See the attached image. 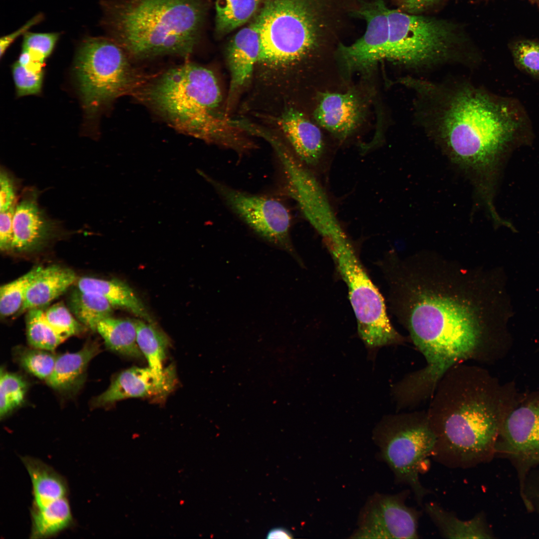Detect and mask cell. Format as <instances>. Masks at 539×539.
Wrapping results in <instances>:
<instances>
[{
	"mask_svg": "<svg viewBox=\"0 0 539 539\" xmlns=\"http://www.w3.org/2000/svg\"><path fill=\"white\" fill-rule=\"evenodd\" d=\"M398 268L399 313L426 362L410 373L415 387L431 393L454 366L497 355L492 299L483 275L431 255L412 256Z\"/></svg>",
	"mask_w": 539,
	"mask_h": 539,
	"instance_id": "1",
	"label": "cell"
},
{
	"mask_svg": "<svg viewBox=\"0 0 539 539\" xmlns=\"http://www.w3.org/2000/svg\"><path fill=\"white\" fill-rule=\"evenodd\" d=\"M424 126L451 161L471 175L483 196L502 154L528 141L533 126L517 99L467 83H436L406 78Z\"/></svg>",
	"mask_w": 539,
	"mask_h": 539,
	"instance_id": "2",
	"label": "cell"
},
{
	"mask_svg": "<svg viewBox=\"0 0 539 539\" xmlns=\"http://www.w3.org/2000/svg\"><path fill=\"white\" fill-rule=\"evenodd\" d=\"M485 369L463 363L448 370L431 397L427 415L436 436L432 457L450 468L491 461L506 415L516 399Z\"/></svg>",
	"mask_w": 539,
	"mask_h": 539,
	"instance_id": "3",
	"label": "cell"
},
{
	"mask_svg": "<svg viewBox=\"0 0 539 539\" xmlns=\"http://www.w3.org/2000/svg\"><path fill=\"white\" fill-rule=\"evenodd\" d=\"M136 93L181 132L240 154L251 148L245 132L222 111L219 83L206 67L187 62L171 68L147 81Z\"/></svg>",
	"mask_w": 539,
	"mask_h": 539,
	"instance_id": "4",
	"label": "cell"
},
{
	"mask_svg": "<svg viewBox=\"0 0 539 539\" xmlns=\"http://www.w3.org/2000/svg\"><path fill=\"white\" fill-rule=\"evenodd\" d=\"M102 24L133 58L188 57L199 40L202 0H104Z\"/></svg>",
	"mask_w": 539,
	"mask_h": 539,
	"instance_id": "5",
	"label": "cell"
},
{
	"mask_svg": "<svg viewBox=\"0 0 539 539\" xmlns=\"http://www.w3.org/2000/svg\"><path fill=\"white\" fill-rule=\"evenodd\" d=\"M323 0H264L258 14V62L271 65L317 61L328 27Z\"/></svg>",
	"mask_w": 539,
	"mask_h": 539,
	"instance_id": "6",
	"label": "cell"
},
{
	"mask_svg": "<svg viewBox=\"0 0 539 539\" xmlns=\"http://www.w3.org/2000/svg\"><path fill=\"white\" fill-rule=\"evenodd\" d=\"M129 55L110 37H87L80 43L73 71L83 106L93 116L113 101L135 94L147 82Z\"/></svg>",
	"mask_w": 539,
	"mask_h": 539,
	"instance_id": "7",
	"label": "cell"
},
{
	"mask_svg": "<svg viewBox=\"0 0 539 539\" xmlns=\"http://www.w3.org/2000/svg\"><path fill=\"white\" fill-rule=\"evenodd\" d=\"M372 439L379 459L390 469L395 483L408 486L422 505L430 491L422 485L420 476L428 470L436 442L427 411L385 417L375 428Z\"/></svg>",
	"mask_w": 539,
	"mask_h": 539,
	"instance_id": "8",
	"label": "cell"
},
{
	"mask_svg": "<svg viewBox=\"0 0 539 539\" xmlns=\"http://www.w3.org/2000/svg\"><path fill=\"white\" fill-rule=\"evenodd\" d=\"M347 285L360 337L368 347L404 341L392 325L384 299L363 268L347 235L325 244Z\"/></svg>",
	"mask_w": 539,
	"mask_h": 539,
	"instance_id": "9",
	"label": "cell"
},
{
	"mask_svg": "<svg viewBox=\"0 0 539 539\" xmlns=\"http://www.w3.org/2000/svg\"><path fill=\"white\" fill-rule=\"evenodd\" d=\"M389 37L382 59L411 68H428L452 60L456 35L451 25L430 17L389 9Z\"/></svg>",
	"mask_w": 539,
	"mask_h": 539,
	"instance_id": "10",
	"label": "cell"
},
{
	"mask_svg": "<svg viewBox=\"0 0 539 539\" xmlns=\"http://www.w3.org/2000/svg\"><path fill=\"white\" fill-rule=\"evenodd\" d=\"M228 207L259 236L296 258L290 239L291 216L279 200L246 193L203 173Z\"/></svg>",
	"mask_w": 539,
	"mask_h": 539,
	"instance_id": "11",
	"label": "cell"
},
{
	"mask_svg": "<svg viewBox=\"0 0 539 539\" xmlns=\"http://www.w3.org/2000/svg\"><path fill=\"white\" fill-rule=\"evenodd\" d=\"M495 453L514 464L520 483L539 466V391L516 399L502 423Z\"/></svg>",
	"mask_w": 539,
	"mask_h": 539,
	"instance_id": "12",
	"label": "cell"
},
{
	"mask_svg": "<svg viewBox=\"0 0 539 539\" xmlns=\"http://www.w3.org/2000/svg\"><path fill=\"white\" fill-rule=\"evenodd\" d=\"M409 490L395 494L376 493L359 512L352 539H418L421 512L407 506Z\"/></svg>",
	"mask_w": 539,
	"mask_h": 539,
	"instance_id": "13",
	"label": "cell"
},
{
	"mask_svg": "<svg viewBox=\"0 0 539 539\" xmlns=\"http://www.w3.org/2000/svg\"><path fill=\"white\" fill-rule=\"evenodd\" d=\"M388 8L382 0L362 4L356 11L367 23L363 35L351 45H340L338 55L347 72L367 69L378 61L385 50L389 37Z\"/></svg>",
	"mask_w": 539,
	"mask_h": 539,
	"instance_id": "14",
	"label": "cell"
},
{
	"mask_svg": "<svg viewBox=\"0 0 539 539\" xmlns=\"http://www.w3.org/2000/svg\"><path fill=\"white\" fill-rule=\"evenodd\" d=\"M176 380L174 367L164 378L149 367H133L116 375L104 392L92 398L91 407H107L129 398L164 399L174 388Z\"/></svg>",
	"mask_w": 539,
	"mask_h": 539,
	"instance_id": "15",
	"label": "cell"
},
{
	"mask_svg": "<svg viewBox=\"0 0 539 539\" xmlns=\"http://www.w3.org/2000/svg\"><path fill=\"white\" fill-rule=\"evenodd\" d=\"M261 50L258 14L247 26L239 31L230 41L227 57L230 73L227 112L236 95L250 79L258 62Z\"/></svg>",
	"mask_w": 539,
	"mask_h": 539,
	"instance_id": "16",
	"label": "cell"
},
{
	"mask_svg": "<svg viewBox=\"0 0 539 539\" xmlns=\"http://www.w3.org/2000/svg\"><path fill=\"white\" fill-rule=\"evenodd\" d=\"M364 106L352 91L321 93L314 112L316 122L340 140L348 137L359 125Z\"/></svg>",
	"mask_w": 539,
	"mask_h": 539,
	"instance_id": "17",
	"label": "cell"
},
{
	"mask_svg": "<svg viewBox=\"0 0 539 539\" xmlns=\"http://www.w3.org/2000/svg\"><path fill=\"white\" fill-rule=\"evenodd\" d=\"M277 122L297 157L310 169L318 167L325 154L324 140L318 127L293 108L284 112Z\"/></svg>",
	"mask_w": 539,
	"mask_h": 539,
	"instance_id": "18",
	"label": "cell"
},
{
	"mask_svg": "<svg viewBox=\"0 0 539 539\" xmlns=\"http://www.w3.org/2000/svg\"><path fill=\"white\" fill-rule=\"evenodd\" d=\"M11 249L32 250L43 244L53 230L52 223L39 209L35 196H23L16 205L12 219Z\"/></svg>",
	"mask_w": 539,
	"mask_h": 539,
	"instance_id": "19",
	"label": "cell"
},
{
	"mask_svg": "<svg viewBox=\"0 0 539 539\" xmlns=\"http://www.w3.org/2000/svg\"><path fill=\"white\" fill-rule=\"evenodd\" d=\"M100 352L99 343L88 340L77 352L57 355L53 371L46 383L59 394L74 395L84 385L88 364Z\"/></svg>",
	"mask_w": 539,
	"mask_h": 539,
	"instance_id": "20",
	"label": "cell"
},
{
	"mask_svg": "<svg viewBox=\"0 0 539 539\" xmlns=\"http://www.w3.org/2000/svg\"><path fill=\"white\" fill-rule=\"evenodd\" d=\"M76 279L75 273L70 269L57 265L43 267L29 285L18 313L48 304L66 290Z\"/></svg>",
	"mask_w": 539,
	"mask_h": 539,
	"instance_id": "21",
	"label": "cell"
},
{
	"mask_svg": "<svg viewBox=\"0 0 539 539\" xmlns=\"http://www.w3.org/2000/svg\"><path fill=\"white\" fill-rule=\"evenodd\" d=\"M425 510L442 537L447 539H491V528L483 513L469 520H463L438 504L425 505Z\"/></svg>",
	"mask_w": 539,
	"mask_h": 539,
	"instance_id": "22",
	"label": "cell"
},
{
	"mask_svg": "<svg viewBox=\"0 0 539 539\" xmlns=\"http://www.w3.org/2000/svg\"><path fill=\"white\" fill-rule=\"evenodd\" d=\"M21 460L29 474L33 496L32 508L42 507L57 500L67 497L65 479L41 460L30 456Z\"/></svg>",
	"mask_w": 539,
	"mask_h": 539,
	"instance_id": "23",
	"label": "cell"
},
{
	"mask_svg": "<svg viewBox=\"0 0 539 539\" xmlns=\"http://www.w3.org/2000/svg\"><path fill=\"white\" fill-rule=\"evenodd\" d=\"M79 289L100 295L113 306L126 309L144 320H153L143 303L131 288L117 279H103L92 277H82L77 282Z\"/></svg>",
	"mask_w": 539,
	"mask_h": 539,
	"instance_id": "24",
	"label": "cell"
},
{
	"mask_svg": "<svg viewBox=\"0 0 539 539\" xmlns=\"http://www.w3.org/2000/svg\"><path fill=\"white\" fill-rule=\"evenodd\" d=\"M96 331L111 351L130 358L143 357L137 340L136 320L110 316L98 323Z\"/></svg>",
	"mask_w": 539,
	"mask_h": 539,
	"instance_id": "25",
	"label": "cell"
},
{
	"mask_svg": "<svg viewBox=\"0 0 539 539\" xmlns=\"http://www.w3.org/2000/svg\"><path fill=\"white\" fill-rule=\"evenodd\" d=\"M31 539H46L55 536L73 524L69 503L67 497L54 501L39 508L30 510Z\"/></svg>",
	"mask_w": 539,
	"mask_h": 539,
	"instance_id": "26",
	"label": "cell"
},
{
	"mask_svg": "<svg viewBox=\"0 0 539 539\" xmlns=\"http://www.w3.org/2000/svg\"><path fill=\"white\" fill-rule=\"evenodd\" d=\"M137 340L139 347L149 366L160 378L165 377L173 367L164 368L163 363L170 344L168 336L153 323L136 320Z\"/></svg>",
	"mask_w": 539,
	"mask_h": 539,
	"instance_id": "27",
	"label": "cell"
},
{
	"mask_svg": "<svg viewBox=\"0 0 539 539\" xmlns=\"http://www.w3.org/2000/svg\"><path fill=\"white\" fill-rule=\"evenodd\" d=\"M69 309L87 328L96 331L98 323L111 316L113 306L103 296L77 288L69 299Z\"/></svg>",
	"mask_w": 539,
	"mask_h": 539,
	"instance_id": "28",
	"label": "cell"
},
{
	"mask_svg": "<svg viewBox=\"0 0 539 539\" xmlns=\"http://www.w3.org/2000/svg\"><path fill=\"white\" fill-rule=\"evenodd\" d=\"M262 0H217L215 29L224 36L248 21L257 12Z\"/></svg>",
	"mask_w": 539,
	"mask_h": 539,
	"instance_id": "29",
	"label": "cell"
},
{
	"mask_svg": "<svg viewBox=\"0 0 539 539\" xmlns=\"http://www.w3.org/2000/svg\"><path fill=\"white\" fill-rule=\"evenodd\" d=\"M26 325L27 341L32 347L54 352L66 340L49 324L40 307L27 310Z\"/></svg>",
	"mask_w": 539,
	"mask_h": 539,
	"instance_id": "30",
	"label": "cell"
},
{
	"mask_svg": "<svg viewBox=\"0 0 539 539\" xmlns=\"http://www.w3.org/2000/svg\"><path fill=\"white\" fill-rule=\"evenodd\" d=\"M28 382L22 375L8 372L4 367L0 374V418L2 420L22 406L26 399Z\"/></svg>",
	"mask_w": 539,
	"mask_h": 539,
	"instance_id": "31",
	"label": "cell"
},
{
	"mask_svg": "<svg viewBox=\"0 0 539 539\" xmlns=\"http://www.w3.org/2000/svg\"><path fill=\"white\" fill-rule=\"evenodd\" d=\"M14 361L25 371L46 381L52 373L57 355L33 347L18 346L12 352Z\"/></svg>",
	"mask_w": 539,
	"mask_h": 539,
	"instance_id": "32",
	"label": "cell"
},
{
	"mask_svg": "<svg viewBox=\"0 0 539 539\" xmlns=\"http://www.w3.org/2000/svg\"><path fill=\"white\" fill-rule=\"evenodd\" d=\"M43 268L37 266L16 279L1 286L0 313L1 317H6L19 311L29 285Z\"/></svg>",
	"mask_w": 539,
	"mask_h": 539,
	"instance_id": "33",
	"label": "cell"
},
{
	"mask_svg": "<svg viewBox=\"0 0 539 539\" xmlns=\"http://www.w3.org/2000/svg\"><path fill=\"white\" fill-rule=\"evenodd\" d=\"M515 66L522 72L539 80V42L520 40L511 46Z\"/></svg>",
	"mask_w": 539,
	"mask_h": 539,
	"instance_id": "34",
	"label": "cell"
},
{
	"mask_svg": "<svg viewBox=\"0 0 539 539\" xmlns=\"http://www.w3.org/2000/svg\"><path fill=\"white\" fill-rule=\"evenodd\" d=\"M45 319L62 337L67 339L72 336L79 335L87 329L73 315L63 303H57L44 311Z\"/></svg>",
	"mask_w": 539,
	"mask_h": 539,
	"instance_id": "35",
	"label": "cell"
},
{
	"mask_svg": "<svg viewBox=\"0 0 539 539\" xmlns=\"http://www.w3.org/2000/svg\"><path fill=\"white\" fill-rule=\"evenodd\" d=\"M11 71L17 97L38 95L41 92L44 70L35 71L16 61L12 65Z\"/></svg>",
	"mask_w": 539,
	"mask_h": 539,
	"instance_id": "36",
	"label": "cell"
},
{
	"mask_svg": "<svg viewBox=\"0 0 539 539\" xmlns=\"http://www.w3.org/2000/svg\"><path fill=\"white\" fill-rule=\"evenodd\" d=\"M58 33L26 32L23 36L22 50L28 51L36 60L45 63L51 54L59 39Z\"/></svg>",
	"mask_w": 539,
	"mask_h": 539,
	"instance_id": "37",
	"label": "cell"
},
{
	"mask_svg": "<svg viewBox=\"0 0 539 539\" xmlns=\"http://www.w3.org/2000/svg\"><path fill=\"white\" fill-rule=\"evenodd\" d=\"M15 206L0 212V248L2 251L11 249L13 241L12 219Z\"/></svg>",
	"mask_w": 539,
	"mask_h": 539,
	"instance_id": "38",
	"label": "cell"
},
{
	"mask_svg": "<svg viewBox=\"0 0 539 539\" xmlns=\"http://www.w3.org/2000/svg\"><path fill=\"white\" fill-rule=\"evenodd\" d=\"M0 212H4L14 207L15 189L14 183L5 171L0 174Z\"/></svg>",
	"mask_w": 539,
	"mask_h": 539,
	"instance_id": "39",
	"label": "cell"
},
{
	"mask_svg": "<svg viewBox=\"0 0 539 539\" xmlns=\"http://www.w3.org/2000/svg\"><path fill=\"white\" fill-rule=\"evenodd\" d=\"M42 15L38 14L33 17L16 31L2 36L0 39V58L3 56L7 49L19 36L24 34L30 27L38 23L42 19Z\"/></svg>",
	"mask_w": 539,
	"mask_h": 539,
	"instance_id": "40",
	"label": "cell"
},
{
	"mask_svg": "<svg viewBox=\"0 0 539 539\" xmlns=\"http://www.w3.org/2000/svg\"><path fill=\"white\" fill-rule=\"evenodd\" d=\"M437 0H400V6L404 12L415 14L427 9Z\"/></svg>",
	"mask_w": 539,
	"mask_h": 539,
	"instance_id": "41",
	"label": "cell"
},
{
	"mask_svg": "<svg viewBox=\"0 0 539 539\" xmlns=\"http://www.w3.org/2000/svg\"><path fill=\"white\" fill-rule=\"evenodd\" d=\"M292 538L291 534L284 528H274L270 530L268 534L267 538H279V539H290Z\"/></svg>",
	"mask_w": 539,
	"mask_h": 539,
	"instance_id": "42",
	"label": "cell"
}]
</instances>
